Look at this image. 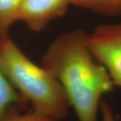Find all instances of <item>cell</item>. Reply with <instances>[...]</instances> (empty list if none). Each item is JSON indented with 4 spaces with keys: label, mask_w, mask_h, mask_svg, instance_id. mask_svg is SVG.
<instances>
[{
    "label": "cell",
    "mask_w": 121,
    "mask_h": 121,
    "mask_svg": "<svg viewBox=\"0 0 121 121\" xmlns=\"http://www.w3.org/2000/svg\"><path fill=\"white\" fill-rule=\"evenodd\" d=\"M23 0H0V39L9 36V31L16 21Z\"/></svg>",
    "instance_id": "cell-6"
},
{
    "label": "cell",
    "mask_w": 121,
    "mask_h": 121,
    "mask_svg": "<svg viewBox=\"0 0 121 121\" xmlns=\"http://www.w3.org/2000/svg\"><path fill=\"white\" fill-rule=\"evenodd\" d=\"M0 67L32 111L57 121L67 117L70 105L57 79L31 60L9 36L0 39Z\"/></svg>",
    "instance_id": "cell-2"
},
{
    "label": "cell",
    "mask_w": 121,
    "mask_h": 121,
    "mask_svg": "<svg viewBox=\"0 0 121 121\" xmlns=\"http://www.w3.org/2000/svg\"><path fill=\"white\" fill-rule=\"evenodd\" d=\"M41 65L61 85L79 121H98L102 97L115 85L92 54L87 32L77 29L57 37L43 54Z\"/></svg>",
    "instance_id": "cell-1"
},
{
    "label": "cell",
    "mask_w": 121,
    "mask_h": 121,
    "mask_svg": "<svg viewBox=\"0 0 121 121\" xmlns=\"http://www.w3.org/2000/svg\"><path fill=\"white\" fill-rule=\"evenodd\" d=\"M88 46L108 71L115 86H121V21L101 24L88 33Z\"/></svg>",
    "instance_id": "cell-3"
},
{
    "label": "cell",
    "mask_w": 121,
    "mask_h": 121,
    "mask_svg": "<svg viewBox=\"0 0 121 121\" xmlns=\"http://www.w3.org/2000/svg\"><path fill=\"white\" fill-rule=\"evenodd\" d=\"M100 110L102 116V121H117L110 105L104 99L100 104Z\"/></svg>",
    "instance_id": "cell-9"
},
{
    "label": "cell",
    "mask_w": 121,
    "mask_h": 121,
    "mask_svg": "<svg viewBox=\"0 0 121 121\" xmlns=\"http://www.w3.org/2000/svg\"><path fill=\"white\" fill-rule=\"evenodd\" d=\"M28 105L9 83L0 67V121L11 113L21 112Z\"/></svg>",
    "instance_id": "cell-5"
},
{
    "label": "cell",
    "mask_w": 121,
    "mask_h": 121,
    "mask_svg": "<svg viewBox=\"0 0 121 121\" xmlns=\"http://www.w3.org/2000/svg\"><path fill=\"white\" fill-rule=\"evenodd\" d=\"M2 121H57L51 118L47 117L35 111L30 110L25 113L21 112H15L9 114Z\"/></svg>",
    "instance_id": "cell-8"
},
{
    "label": "cell",
    "mask_w": 121,
    "mask_h": 121,
    "mask_svg": "<svg viewBox=\"0 0 121 121\" xmlns=\"http://www.w3.org/2000/svg\"><path fill=\"white\" fill-rule=\"evenodd\" d=\"M70 2L101 15H121V0H70Z\"/></svg>",
    "instance_id": "cell-7"
},
{
    "label": "cell",
    "mask_w": 121,
    "mask_h": 121,
    "mask_svg": "<svg viewBox=\"0 0 121 121\" xmlns=\"http://www.w3.org/2000/svg\"><path fill=\"white\" fill-rule=\"evenodd\" d=\"M70 5V0H23L18 21L31 31H40L64 15Z\"/></svg>",
    "instance_id": "cell-4"
}]
</instances>
